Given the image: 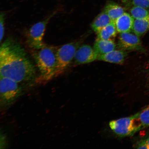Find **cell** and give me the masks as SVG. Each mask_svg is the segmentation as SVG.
I'll use <instances>...</instances> for the list:
<instances>
[{
    "label": "cell",
    "mask_w": 149,
    "mask_h": 149,
    "mask_svg": "<svg viewBox=\"0 0 149 149\" xmlns=\"http://www.w3.org/2000/svg\"><path fill=\"white\" fill-rule=\"evenodd\" d=\"M56 13V11L52 13L44 20L34 24L28 30L26 37L27 43L30 47L33 49H38L47 45L43 40L45 32L50 20Z\"/></svg>",
    "instance_id": "5"
},
{
    "label": "cell",
    "mask_w": 149,
    "mask_h": 149,
    "mask_svg": "<svg viewBox=\"0 0 149 149\" xmlns=\"http://www.w3.org/2000/svg\"><path fill=\"white\" fill-rule=\"evenodd\" d=\"M134 21V19L129 13L125 12L115 22L118 33H120L132 31Z\"/></svg>",
    "instance_id": "10"
},
{
    "label": "cell",
    "mask_w": 149,
    "mask_h": 149,
    "mask_svg": "<svg viewBox=\"0 0 149 149\" xmlns=\"http://www.w3.org/2000/svg\"><path fill=\"white\" fill-rule=\"evenodd\" d=\"M36 70L25 49L11 38L0 47L1 77L8 78L18 83L36 80Z\"/></svg>",
    "instance_id": "1"
},
{
    "label": "cell",
    "mask_w": 149,
    "mask_h": 149,
    "mask_svg": "<svg viewBox=\"0 0 149 149\" xmlns=\"http://www.w3.org/2000/svg\"><path fill=\"white\" fill-rule=\"evenodd\" d=\"M0 104L5 108L10 106L21 95L22 87L8 78L0 76Z\"/></svg>",
    "instance_id": "3"
},
{
    "label": "cell",
    "mask_w": 149,
    "mask_h": 149,
    "mask_svg": "<svg viewBox=\"0 0 149 149\" xmlns=\"http://www.w3.org/2000/svg\"><path fill=\"white\" fill-rule=\"evenodd\" d=\"M109 16L112 21L115 22L117 18L125 12V8L115 3H108L103 10Z\"/></svg>",
    "instance_id": "13"
},
{
    "label": "cell",
    "mask_w": 149,
    "mask_h": 149,
    "mask_svg": "<svg viewBox=\"0 0 149 149\" xmlns=\"http://www.w3.org/2000/svg\"><path fill=\"white\" fill-rule=\"evenodd\" d=\"M98 56L93 47L88 45H82L76 51L72 64L76 65L87 64L97 60Z\"/></svg>",
    "instance_id": "8"
},
{
    "label": "cell",
    "mask_w": 149,
    "mask_h": 149,
    "mask_svg": "<svg viewBox=\"0 0 149 149\" xmlns=\"http://www.w3.org/2000/svg\"><path fill=\"white\" fill-rule=\"evenodd\" d=\"M116 45L114 40L96 39L93 48L98 55L105 54L116 48Z\"/></svg>",
    "instance_id": "11"
},
{
    "label": "cell",
    "mask_w": 149,
    "mask_h": 149,
    "mask_svg": "<svg viewBox=\"0 0 149 149\" xmlns=\"http://www.w3.org/2000/svg\"><path fill=\"white\" fill-rule=\"evenodd\" d=\"M109 126L114 133L121 136L131 135L141 128L136 114L111 121Z\"/></svg>",
    "instance_id": "6"
},
{
    "label": "cell",
    "mask_w": 149,
    "mask_h": 149,
    "mask_svg": "<svg viewBox=\"0 0 149 149\" xmlns=\"http://www.w3.org/2000/svg\"><path fill=\"white\" fill-rule=\"evenodd\" d=\"M5 14L1 13L0 15V41L2 42L4 35Z\"/></svg>",
    "instance_id": "19"
},
{
    "label": "cell",
    "mask_w": 149,
    "mask_h": 149,
    "mask_svg": "<svg viewBox=\"0 0 149 149\" xmlns=\"http://www.w3.org/2000/svg\"><path fill=\"white\" fill-rule=\"evenodd\" d=\"M112 21L109 16L103 10L94 19L91 24V27L93 31L97 33Z\"/></svg>",
    "instance_id": "14"
},
{
    "label": "cell",
    "mask_w": 149,
    "mask_h": 149,
    "mask_svg": "<svg viewBox=\"0 0 149 149\" xmlns=\"http://www.w3.org/2000/svg\"><path fill=\"white\" fill-rule=\"evenodd\" d=\"M58 47L47 45L40 49H33V58L39 72L36 81L44 83L56 77V52Z\"/></svg>",
    "instance_id": "2"
},
{
    "label": "cell",
    "mask_w": 149,
    "mask_h": 149,
    "mask_svg": "<svg viewBox=\"0 0 149 149\" xmlns=\"http://www.w3.org/2000/svg\"><path fill=\"white\" fill-rule=\"evenodd\" d=\"M149 31V17L134 19L132 32L139 37L144 35Z\"/></svg>",
    "instance_id": "15"
},
{
    "label": "cell",
    "mask_w": 149,
    "mask_h": 149,
    "mask_svg": "<svg viewBox=\"0 0 149 149\" xmlns=\"http://www.w3.org/2000/svg\"><path fill=\"white\" fill-rule=\"evenodd\" d=\"M129 8V13L134 19H143L149 17V9L138 6H132Z\"/></svg>",
    "instance_id": "16"
},
{
    "label": "cell",
    "mask_w": 149,
    "mask_h": 149,
    "mask_svg": "<svg viewBox=\"0 0 149 149\" xmlns=\"http://www.w3.org/2000/svg\"><path fill=\"white\" fill-rule=\"evenodd\" d=\"M81 43V40H77L58 48L56 52V77L64 73L72 64L76 51Z\"/></svg>",
    "instance_id": "4"
},
{
    "label": "cell",
    "mask_w": 149,
    "mask_h": 149,
    "mask_svg": "<svg viewBox=\"0 0 149 149\" xmlns=\"http://www.w3.org/2000/svg\"><path fill=\"white\" fill-rule=\"evenodd\" d=\"M117 46L126 51H144L139 37L131 32L120 33Z\"/></svg>",
    "instance_id": "7"
},
{
    "label": "cell",
    "mask_w": 149,
    "mask_h": 149,
    "mask_svg": "<svg viewBox=\"0 0 149 149\" xmlns=\"http://www.w3.org/2000/svg\"><path fill=\"white\" fill-rule=\"evenodd\" d=\"M127 56V51L120 49H115L105 54L98 55L97 60L122 64L125 61Z\"/></svg>",
    "instance_id": "9"
},
{
    "label": "cell",
    "mask_w": 149,
    "mask_h": 149,
    "mask_svg": "<svg viewBox=\"0 0 149 149\" xmlns=\"http://www.w3.org/2000/svg\"><path fill=\"white\" fill-rule=\"evenodd\" d=\"M127 8L138 6L149 9V0H129L127 3Z\"/></svg>",
    "instance_id": "18"
},
{
    "label": "cell",
    "mask_w": 149,
    "mask_h": 149,
    "mask_svg": "<svg viewBox=\"0 0 149 149\" xmlns=\"http://www.w3.org/2000/svg\"><path fill=\"white\" fill-rule=\"evenodd\" d=\"M136 115L141 128L149 126V105Z\"/></svg>",
    "instance_id": "17"
},
{
    "label": "cell",
    "mask_w": 149,
    "mask_h": 149,
    "mask_svg": "<svg viewBox=\"0 0 149 149\" xmlns=\"http://www.w3.org/2000/svg\"><path fill=\"white\" fill-rule=\"evenodd\" d=\"M139 149H149V137L141 141L137 146Z\"/></svg>",
    "instance_id": "20"
},
{
    "label": "cell",
    "mask_w": 149,
    "mask_h": 149,
    "mask_svg": "<svg viewBox=\"0 0 149 149\" xmlns=\"http://www.w3.org/2000/svg\"><path fill=\"white\" fill-rule=\"evenodd\" d=\"M118 33L115 22L112 21L97 33V39L114 40Z\"/></svg>",
    "instance_id": "12"
}]
</instances>
